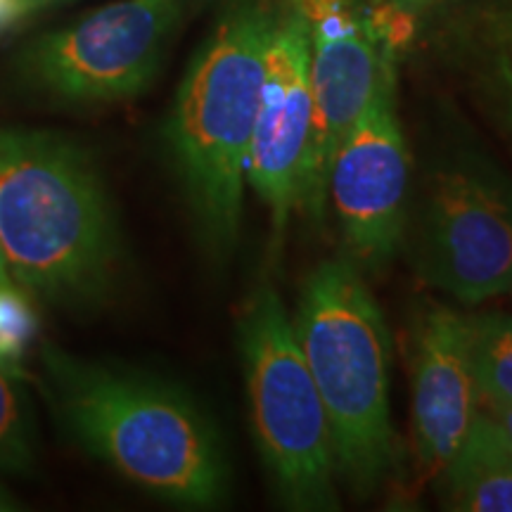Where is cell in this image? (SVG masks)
Masks as SVG:
<instances>
[{"mask_svg":"<svg viewBox=\"0 0 512 512\" xmlns=\"http://www.w3.org/2000/svg\"><path fill=\"white\" fill-rule=\"evenodd\" d=\"M0 245L12 280L46 302L93 304L110 290L117 226L81 147L0 131Z\"/></svg>","mask_w":512,"mask_h":512,"instance_id":"obj_1","label":"cell"},{"mask_svg":"<svg viewBox=\"0 0 512 512\" xmlns=\"http://www.w3.org/2000/svg\"><path fill=\"white\" fill-rule=\"evenodd\" d=\"M55 408L83 448L128 482L181 505L226 496L221 441L200 408L157 377L43 351Z\"/></svg>","mask_w":512,"mask_h":512,"instance_id":"obj_2","label":"cell"},{"mask_svg":"<svg viewBox=\"0 0 512 512\" xmlns=\"http://www.w3.org/2000/svg\"><path fill=\"white\" fill-rule=\"evenodd\" d=\"M280 3L242 0L226 10L178 88L166 126L171 157L204 247H235L266 50Z\"/></svg>","mask_w":512,"mask_h":512,"instance_id":"obj_3","label":"cell"},{"mask_svg":"<svg viewBox=\"0 0 512 512\" xmlns=\"http://www.w3.org/2000/svg\"><path fill=\"white\" fill-rule=\"evenodd\" d=\"M294 335L330 420L337 472L358 496L392 465L389 335L382 311L349 261H325L306 278Z\"/></svg>","mask_w":512,"mask_h":512,"instance_id":"obj_4","label":"cell"},{"mask_svg":"<svg viewBox=\"0 0 512 512\" xmlns=\"http://www.w3.org/2000/svg\"><path fill=\"white\" fill-rule=\"evenodd\" d=\"M240 349L254 439L278 496L292 510H337L328 413L292 320L271 287L249 297Z\"/></svg>","mask_w":512,"mask_h":512,"instance_id":"obj_5","label":"cell"},{"mask_svg":"<svg viewBox=\"0 0 512 512\" xmlns=\"http://www.w3.org/2000/svg\"><path fill=\"white\" fill-rule=\"evenodd\" d=\"M401 242L420 278L460 302L512 290V178L482 159L439 166Z\"/></svg>","mask_w":512,"mask_h":512,"instance_id":"obj_6","label":"cell"},{"mask_svg":"<svg viewBox=\"0 0 512 512\" xmlns=\"http://www.w3.org/2000/svg\"><path fill=\"white\" fill-rule=\"evenodd\" d=\"M197 0H119L31 50L29 69L67 100L136 95L157 72L169 38Z\"/></svg>","mask_w":512,"mask_h":512,"instance_id":"obj_7","label":"cell"},{"mask_svg":"<svg viewBox=\"0 0 512 512\" xmlns=\"http://www.w3.org/2000/svg\"><path fill=\"white\" fill-rule=\"evenodd\" d=\"M311 43L313 126L299 209L320 219L330 164L342 138L366 112L396 48L387 43L366 0H297Z\"/></svg>","mask_w":512,"mask_h":512,"instance_id":"obj_8","label":"cell"},{"mask_svg":"<svg viewBox=\"0 0 512 512\" xmlns=\"http://www.w3.org/2000/svg\"><path fill=\"white\" fill-rule=\"evenodd\" d=\"M396 62L387 64L366 112L342 138L328 188L344 240L358 264L382 268L401 245L408 150L396 119Z\"/></svg>","mask_w":512,"mask_h":512,"instance_id":"obj_9","label":"cell"},{"mask_svg":"<svg viewBox=\"0 0 512 512\" xmlns=\"http://www.w3.org/2000/svg\"><path fill=\"white\" fill-rule=\"evenodd\" d=\"M311 126L309 29L297 0H285L268 41L266 74L247 162V181L271 211L275 238H280L292 209L302 202Z\"/></svg>","mask_w":512,"mask_h":512,"instance_id":"obj_10","label":"cell"},{"mask_svg":"<svg viewBox=\"0 0 512 512\" xmlns=\"http://www.w3.org/2000/svg\"><path fill=\"white\" fill-rule=\"evenodd\" d=\"M479 389L470 358V320L434 306L415 330L413 448L420 479L437 477L477 418Z\"/></svg>","mask_w":512,"mask_h":512,"instance_id":"obj_11","label":"cell"},{"mask_svg":"<svg viewBox=\"0 0 512 512\" xmlns=\"http://www.w3.org/2000/svg\"><path fill=\"white\" fill-rule=\"evenodd\" d=\"M441 475L456 510L512 512V439L489 413H477Z\"/></svg>","mask_w":512,"mask_h":512,"instance_id":"obj_12","label":"cell"},{"mask_svg":"<svg viewBox=\"0 0 512 512\" xmlns=\"http://www.w3.org/2000/svg\"><path fill=\"white\" fill-rule=\"evenodd\" d=\"M470 320V358L477 389L486 403L512 406V318L479 316Z\"/></svg>","mask_w":512,"mask_h":512,"instance_id":"obj_13","label":"cell"},{"mask_svg":"<svg viewBox=\"0 0 512 512\" xmlns=\"http://www.w3.org/2000/svg\"><path fill=\"white\" fill-rule=\"evenodd\" d=\"M34 463V427L12 370L0 366V467L22 472Z\"/></svg>","mask_w":512,"mask_h":512,"instance_id":"obj_14","label":"cell"},{"mask_svg":"<svg viewBox=\"0 0 512 512\" xmlns=\"http://www.w3.org/2000/svg\"><path fill=\"white\" fill-rule=\"evenodd\" d=\"M38 332V316L17 283H0V366L15 368Z\"/></svg>","mask_w":512,"mask_h":512,"instance_id":"obj_15","label":"cell"},{"mask_svg":"<svg viewBox=\"0 0 512 512\" xmlns=\"http://www.w3.org/2000/svg\"><path fill=\"white\" fill-rule=\"evenodd\" d=\"M29 10V0H0V31L12 27Z\"/></svg>","mask_w":512,"mask_h":512,"instance_id":"obj_16","label":"cell"},{"mask_svg":"<svg viewBox=\"0 0 512 512\" xmlns=\"http://www.w3.org/2000/svg\"><path fill=\"white\" fill-rule=\"evenodd\" d=\"M486 413L494 418L498 425L503 427V432L512 439V406L510 403H486Z\"/></svg>","mask_w":512,"mask_h":512,"instance_id":"obj_17","label":"cell"},{"mask_svg":"<svg viewBox=\"0 0 512 512\" xmlns=\"http://www.w3.org/2000/svg\"><path fill=\"white\" fill-rule=\"evenodd\" d=\"M503 76H505V86H508L510 112H512V38H510L508 50H505V57H503Z\"/></svg>","mask_w":512,"mask_h":512,"instance_id":"obj_18","label":"cell"},{"mask_svg":"<svg viewBox=\"0 0 512 512\" xmlns=\"http://www.w3.org/2000/svg\"><path fill=\"white\" fill-rule=\"evenodd\" d=\"M396 8L406 10V12H415V10H422L425 5H430L432 0H392Z\"/></svg>","mask_w":512,"mask_h":512,"instance_id":"obj_19","label":"cell"},{"mask_svg":"<svg viewBox=\"0 0 512 512\" xmlns=\"http://www.w3.org/2000/svg\"><path fill=\"white\" fill-rule=\"evenodd\" d=\"M10 510H17V501L3 489V486H0V512H10Z\"/></svg>","mask_w":512,"mask_h":512,"instance_id":"obj_20","label":"cell"},{"mask_svg":"<svg viewBox=\"0 0 512 512\" xmlns=\"http://www.w3.org/2000/svg\"><path fill=\"white\" fill-rule=\"evenodd\" d=\"M0 283H15V280H12V275H10L8 259H5L3 245H0Z\"/></svg>","mask_w":512,"mask_h":512,"instance_id":"obj_21","label":"cell"},{"mask_svg":"<svg viewBox=\"0 0 512 512\" xmlns=\"http://www.w3.org/2000/svg\"><path fill=\"white\" fill-rule=\"evenodd\" d=\"M48 3H55V0H29L31 8H38V5H48Z\"/></svg>","mask_w":512,"mask_h":512,"instance_id":"obj_22","label":"cell"}]
</instances>
